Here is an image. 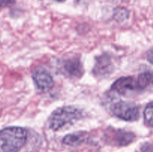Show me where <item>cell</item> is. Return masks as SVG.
Segmentation results:
<instances>
[{
  "label": "cell",
  "mask_w": 153,
  "mask_h": 152,
  "mask_svg": "<svg viewBox=\"0 0 153 152\" xmlns=\"http://www.w3.org/2000/svg\"><path fill=\"white\" fill-rule=\"evenodd\" d=\"M85 113L75 106H63L54 110L48 120V125L53 131H60L74 125L83 119Z\"/></svg>",
  "instance_id": "1"
},
{
  "label": "cell",
  "mask_w": 153,
  "mask_h": 152,
  "mask_svg": "<svg viewBox=\"0 0 153 152\" xmlns=\"http://www.w3.org/2000/svg\"><path fill=\"white\" fill-rule=\"evenodd\" d=\"M27 139V131L21 127H7L0 130V148L4 152H19Z\"/></svg>",
  "instance_id": "2"
},
{
  "label": "cell",
  "mask_w": 153,
  "mask_h": 152,
  "mask_svg": "<svg viewBox=\"0 0 153 152\" xmlns=\"http://www.w3.org/2000/svg\"><path fill=\"white\" fill-rule=\"evenodd\" d=\"M113 115L119 119L128 122H134L140 116V108L131 102L120 101L114 104L111 107Z\"/></svg>",
  "instance_id": "3"
},
{
  "label": "cell",
  "mask_w": 153,
  "mask_h": 152,
  "mask_svg": "<svg viewBox=\"0 0 153 152\" xmlns=\"http://www.w3.org/2000/svg\"><path fill=\"white\" fill-rule=\"evenodd\" d=\"M134 134L130 131L123 129L108 128L105 132V138L106 141L113 145L126 146L132 142L134 139Z\"/></svg>",
  "instance_id": "4"
},
{
  "label": "cell",
  "mask_w": 153,
  "mask_h": 152,
  "mask_svg": "<svg viewBox=\"0 0 153 152\" xmlns=\"http://www.w3.org/2000/svg\"><path fill=\"white\" fill-rule=\"evenodd\" d=\"M111 89L120 95H126L132 92H139L137 79L132 76L121 77L112 84Z\"/></svg>",
  "instance_id": "5"
},
{
  "label": "cell",
  "mask_w": 153,
  "mask_h": 152,
  "mask_svg": "<svg viewBox=\"0 0 153 152\" xmlns=\"http://www.w3.org/2000/svg\"><path fill=\"white\" fill-rule=\"evenodd\" d=\"M32 77L37 87L40 90H49L53 86L54 80L52 76L47 70L42 67H38L34 70Z\"/></svg>",
  "instance_id": "6"
},
{
  "label": "cell",
  "mask_w": 153,
  "mask_h": 152,
  "mask_svg": "<svg viewBox=\"0 0 153 152\" xmlns=\"http://www.w3.org/2000/svg\"><path fill=\"white\" fill-rule=\"evenodd\" d=\"M113 70V61L108 54L105 53L96 58V63L93 69L94 75L103 77L108 75Z\"/></svg>",
  "instance_id": "7"
},
{
  "label": "cell",
  "mask_w": 153,
  "mask_h": 152,
  "mask_svg": "<svg viewBox=\"0 0 153 152\" xmlns=\"http://www.w3.org/2000/svg\"><path fill=\"white\" fill-rule=\"evenodd\" d=\"M61 69L66 75L74 77H80L83 75V66L77 58H67L63 61Z\"/></svg>",
  "instance_id": "8"
},
{
  "label": "cell",
  "mask_w": 153,
  "mask_h": 152,
  "mask_svg": "<svg viewBox=\"0 0 153 152\" xmlns=\"http://www.w3.org/2000/svg\"><path fill=\"white\" fill-rule=\"evenodd\" d=\"M137 83L139 92L147 90L153 88V72H143L140 73L137 77Z\"/></svg>",
  "instance_id": "9"
},
{
  "label": "cell",
  "mask_w": 153,
  "mask_h": 152,
  "mask_svg": "<svg viewBox=\"0 0 153 152\" xmlns=\"http://www.w3.org/2000/svg\"><path fill=\"white\" fill-rule=\"evenodd\" d=\"M86 139V135L83 132H76L68 134L63 139V142L69 146H78Z\"/></svg>",
  "instance_id": "10"
},
{
  "label": "cell",
  "mask_w": 153,
  "mask_h": 152,
  "mask_svg": "<svg viewBox=\"0 0 153 152\" xmlns=\"http://www.w3.org/2000/svg\"><path fill=\"white\" fill-rule=\"evenodd\" d=\"M143 117L145 124L149 127H153V101L146 105L143 112Z\"/></svg>",
  "instance_id": "11"
},
{
  "label": "cell",
  "mask_w": 153,
  "mask_h": 152,
  "mask_svg": "<svg viewBox=\"0 0 153 152\" xmlns=\"http://www.w3.org/2000/svg\"><path fill=\"white\" fill-rule=\"evenodd\" d=\"M142 152H153V144L152 143H145L141 147Z\"/></svg>",
  "instance_id": "12"
},
{
  "label": "cell",
  "mask_w": 153,
  "mask_h": 152,
  "mask_svg": "<svg viewBox=\"0 0 153 152\" xmlns=\"http://www.w3.org/2000/svg\"><path fill=\"white\" fill-rule=\"evenodd\" d=\"M15 0H0V7H7L13 4Z\"/></svg>",
  "instance_id": "13"
},
{
  "label": "cell",
  "mask_w": 153,
  "mask_h": 152,
  "mask_svg": "<svg viewBox=\"0 0 153 152\" xmlns=\"http://www.w3.org/2000/svg\"><path fill=\"white\" fill-rule=\"evenodd\" d=\"M146 58H147L148 61H149V63H151L152 64H153V48L148 51L147 55H146Z\"/></svg>",
  "instance_id": "14"
},
{
  "label": "cell",
  "mask_w": 153,
  "mask_h": 152,
  "mask_svg": "<svg viewBox=\"0 0 153 152\" xmlns=\"http://www.w3.org/2000/svg\"><path fill=\"white\" fill-rule=\"evenodd\" d=\"M55 1H65V0H55Z\"/></svg>",
  "instance_id": "15"
}]
</instances>
